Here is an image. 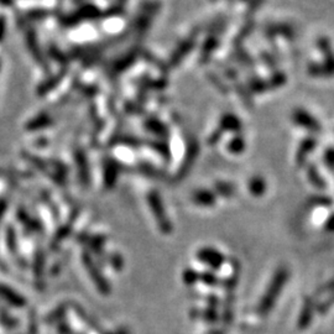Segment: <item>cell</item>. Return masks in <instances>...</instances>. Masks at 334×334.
Returning <instances> with one entry per match:
<instances>
[{
	"label": "cell",
	"instance_id": "cell-3",
	"mask_svg": "<svg viewBox=\"0 0 334 334\" xmlns=\"http://www.w3.org/2000/svg\"><path fill=\"white\" fill-rule=\"evenodd\" d=\"M197 259L200 263L204 264V265L213 268V270H218V268L222 267V265L225 261L224 255L219 250L209 247L202 248V249L198 250Z\"/></svg>",
	"mask_w": 334,
	"mask_h": 334
},
{
	"label": "cell",
	"instance_id": "cell-5",
	"mask_svg": "<svg viewBox=\"0 0 334 334\" xmlns=\"http://www.w3.org/2000/svg\"><path fill=\"white\" fill-rule=\"evenodd\" d=\"M311 320H312V307H311L310 302H306V305L302 308V312H301L300 321H298V327L302 330L306 326L310 325Z\"/></svg>",
	"mask_w": 334,
	"mask_h": 334
},
{
	"label": "cell",
	"instance_id": "cell-4",
	"mask_svg": "<svg viewBox=\"0 0 334 334\" xmlns=\"http://www.w3.org/2000/svg\"><path fill=\"white\" fill-rule=\"evenodd\" d=\"M193 200H195V203L203 205V207H212L215 203L214 196L210 192H197L193 196Z\"/></svg>",
	"mask_w": 334,
	"mask_h": 334
},
{
	"label": "cell",
	"instance_id": "cell-6",
	"mask_svg": "<svg viewBox=\"0 0 334 334\" xmlns=\"http://www.w3.org/2000/svg\"><path fill=\"white\" fill-rule=\"evenodd\" d=\"M183 281H185L186 285H193L197 281H200V273L195 272L192 268H188L183 273Z\"/></svg>",
	"mask_w": 334,
	"mask_h": 334
},
{
	"label": "cell",
	"instance_id": "cell-1",
	"mask_svg": "<svg viewBox=\"0 0 334 334\" xmlns=\"http://www.w3.org/2000/svg\"><path fill=\"white\" fill-rule=\"evenodd\" d=\"M288 280V271L285 267L278 268L275 272V275L271 278L268 287L264 296L261 297L260 302L258 305V310L256 312L260 316H266L271 312L272 307L275 306L276 301H277L278 296L282 292V288L285 287L286 282Z\"/></svg>",
	"mask_w": 334,
	"mask_h": 334
},
{
	"label": "cell",
	"instance_id": "cell-2",
	"mask_svg": "<svg viewBox=\"0 0 334 334\" xmlns=\"http://www.w3.org/2000/svg\"><path fill=\"white\" fill-rule=\"evenodd\" d=\"M149 204L151 207L152 214H154L155 219H156L160 230L164 234H170L172 232V224H171L170 218L167 217L161 197L157 196L156 193H152L149 197Z\"/></svg>",
	"mask_w": 334,
	"mask_h": 334
},
{
	"label": "cell",
	"instance_id": "cell-7",
	"mask_svg": "<svg viewBox=\"0 0 334 334\" xmlns=\"http://www.w3.org/2000/svg\"><path fill=\"white\" fill-rule=\"evenodd\" d=\"M200 278L202 282H204L205 285H208V286H215L218 283V278L215 277L214 273L210 272V271L200 273Z\"/></svg>",
	"mask_w": 334,
	"mask_h": 334
}]
</instances>
